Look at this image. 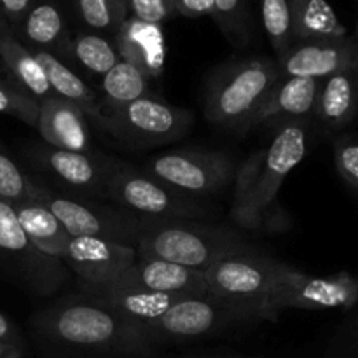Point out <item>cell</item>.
<instances>
[{"instance_id":"cell-1","label":"cell","mask_w":358,"mask_h":358,"mask_svg":"<svg viewBox=\"0 0 358 358\" xmlns=\"http://www.w3.org/2000/svg\"><path fill=\"white\" fill-rule=\"evenodd\" d=\"M31 331L52 358L142 357L154 348L140 325L84 292L35 313Z\"/></svg>"},{"instance_id":"cell-2","label":"cell","mask_w":358,"mask_h":358,"mask_svg":"<svg viewBox=\"0 0 358 358\" xmlns=\"http://www.w3.org/2000/svg\"><path fill=\"white\" fill-rule=\"evenodd\" d=\"M311 121L278 124L266 149L252 152L234 175L231 219L243 229L287 231L290 219L278 201L280 189L290 171L310 150Z\"/></svg>"},{"instance_id":"cell-3","label":"cell","mask_w":358,"mask_h":358,"mask_svg":"<svg viewBox=\"0 0 358 358\" xmlns=\"http://www.w3.org/2000/svg\"><path fill=\"white\" fill-rule=\"evenodd\" d=\"M136 255L205 273L215 262L250 250L248 241L226 226L189 219H140Z\"/></svg>"},{"instance_id":"cell-4","label":"cell","mask_w":358,"mask_h":358,"mask_svg":"<svg viewBox=\"0 0 358 358\" xmlns=\"http://www.w3.org/2000/svg\"><path fill=\"white\" fill-rule=\"evenodd\" d=\"M280 77L278 63L264 56L222 63L206 79L205 117L217 128L247 133Z\"/></svg>"},{"instance_id":"cell-5","label":"cell","mask_w":358,"mask_h":358,"mask_svg":"<svg viewBox=\"0 0 358 358\" xmlns=\"http://www.w3.org/2000/svg\"><path fill=\"white\" fill-rule=\"evenodd\" d=\"M275 259L250 248L215 262L205 271L206 296L247 315L252 322H276L268 308Z\"/></svg>"},{"instance_id":"cell-6","label":"cell","mask_w":358,"mask_h":358,"mask_svg":"<svg viewBox=\"0 0 358 358\" xmlns=\"http://www.w3.org/2000/svg\"><path fill=\"white\" fill-rule=\"evenodd\" d=\"M358 304V276L348 271L313 276L287 262L273 264L268 308L278 320L283 310H353Z\"/></svg>"},{"instance_id":"cell-7","label":"cell","mask_w":358,"mask_h":358,"mask_svg":"<svg viewBox=\"0 0 358 358\" xmlns=\"http://www.w3.org/2000/svg\"><path fill=\"white\" fill-rule=\"evenodd\" d=\"M98 124L126 145L149 149L177 142L194 124L187 108L147 96L121 107L101 108Z\"/></svg>"},{"instance_id":"cell-8","label":"cell","mask_w":358,"mask_h":358,"mask_svg":"<svg viewBox=\"0 0 358 358\" xmlns=\"http://www.w3.org/2000/svg\"><path fill=\"white\" fill-rule=\"evenodd\" d=\"M105 196L140 219L198 220L210 213V206L198 198L182 194L143 170L122 163L112 171Z\"/></svg>"},{"instance_id":"cell-9","label":"cell","mask_w":358,"mask_h":358,"mask_svg":"<svg viewBox=\"0 0 358 358\" xmlns=\"http://www.w3.org/2000/svg\"><path fill=\"white\" fill-rule=\"evenodd\" d=\"M0 268L38 297H49L69 282L66 264L45 255L24 234L10 203L0 199Z\"/></svg>"},{"instance_id":"cell-10","label":"cell","mask_w":358,"mask_h":358,"mask_svg":"<svg viewBox=\"0 0 358 358\" xmlns=\"http://www.w3.org/2000/svg\"><path fill=\"white\" fill-rule=\"evenodd\" d=\"M142 170L192 198L222 191L236 175L233 157L224 150L212 149H178L157 154Z\"/></svg>"},{"instance_id":"cell-11","label":"cell","mask_w":358,"mask_h":358,"mask_svg":"<svg viewBox=\"0 0 358 358\" xmlns=\"http://www.w3.org/2000/svg\"><path fill=\"white\" fill-rule=\"evenodd\" d=\"M241 322H252L241 311L208 296L185 297L143 327L152 346L184 343L220 334Z\"/></svg>"},{"instance_id":"cell-12","label":"cell","mask_w":358,"mask_h":358,"mask_svg":"<svg viewBox=\"0 0 358 358\" xmlns=\"http://www.w3.org/2000/svg\"><path fill=\"white\" fill-rule=\"evenodd\" d=\"M38 201L44 203L72 238L93 236L135 247L140 229V217L124 208L100 205L73 196L58 194L51 189H42Z\"/></svg>"},{"instance_id":"cell-13","label":"cell","mask_w":358,"mask_h":358,"mask_svg":"<svg viewBox=\"0 0 358 358\" xmlns=\"http://www.w3.org/2000/svg\"><path fill=\"white\" fill-rule=\"evenodd\" d=\"M138 259L136 248L93 236L70 238L63 262L84 283V289H101L115 280Z\"/></svg>"},{"instance_id":"cell-14","label":"cell","mask_w":358,"mask_h":358,"mask_svg":"<svg viewBox=\"0 0 358 358\" xmlns=\"http://www.w3.org/2000/svg\"><path fill=\"white\" fill-rule=\"evenodd\" d=\"M30 159L42 171L58 178L63 185L80 194H103L108 178L117 166V161L79 150H63L49 145H35L30 150Z\"/></svg>"},{"instance_id":"cell-15","label":"cell","mask_w":358,"mask_h":358,"mask_svg":"<svg viewBox=\"0 0 358 358\" xmlns=\"http://www.w3.org/2000/svg\"><path fill=\"white\" fill-rule=\"evenodd\" d=\"M276 63L282 77L324 80L345 70H358V45L353 37L299 41Z\"/></svg>"},{"instance_id":"cell-16","label":"cell","mask_w":358,"mask_h":358,"mask_svg":"<svg viewBox=\"0 0 358 358\" xmlns=\"http://www.w3.org/2000/svg\"><path fill=\"white\" fill-rule=\"evenodd\" d=\"M112 285L182 297L206 296L205 273L152 257H138Z\"/></svg>"},{"instance_id":"cell-17","label":"cell","mask_w":358,"mask_h":358,"mask_svg":"<svg viewBox=\"0 0 358 358\" xmlns=\"http://www.w3.org/2000/svg\"><path fill=\"white\" fill-rule=\"evenodd\" d=\"M322 80L308 77H280L276 86L252 117L248 129L269 122L311 121L315 117Z\"/></svg>"},{"instance_id":"cell-18","label":"cell","mask_w":358,"mask_h":358,"mask_svg":"<svg viewBox=\"0 0 358 358\" xmlns=\"http://www.w3.org/2000/svg\"><path fill=\"white\" fill-rule=\"evenodd\" d=\"M112 38L119 58L131 63L145 77L154 79L164 72L166 37L161 24L147 23L135 16H128Z\"/></svg>"},{"instance_id":"cell-19","label":"cell","mask_w":358,"mask_h":358,"mask_svg":"<svg viewBox=\"0 0 358 358\" xmlns=\"http://www.w3.org/2000/svg\"><path fill=\"white\" fill-rule=\"evenodd\" d=\"M35 128L42 142L55 149L87 152L91 147L87 115L63 98L51 96L38 103Z\"/></svg>"},{"instance_id":"cell-20","label":"cell","mask_w":358,"mask_h":358,"mask_svg":"<svg viewBox=\"0 0 358 358\" xmlns=\"http://www.w3.org/2000/svg\"><path fill=\"white\" fill-rule=\"evenodd\" d=\"M13 31L31 51H48L62 59L69 58L72 37L56 0H38Z\"/></svg>"},{"instance_id":"cell-21","label":"cell","mask_w":358,"mask_h":358,"mask_svg":"<svg viewBox=\"0 0 358 358\" xmlns=\"http://www.w3.org/2000/svg\"><path fill=\"white\" fill-rule=\"evenodd\" d=\"M0 63L9 80L41 103L55 96L37 56L16 37L6 20H0Z\"/></svg>"},{"instance_id":"cell-22","label":"cell","mask_w":358,"mask_h":358,"mask_svg":"<svg viewBox=\"0 0 358 358\" xmlns=\"http://www.w3.org/2000/svg\"><path fill=\"white\" fill-rule=\"evenodd\" d=\"M358 114V70L325 77L318 91L315 117L329 133L345 129Z\"/></svg>"},{"instance_id":"cell-23","label":"cell","mask_w":358,"mask_h":358,"mask_svg":"<svg viewBox=\"0 0 358 358\" xmlns=\"http://www.w3.org/2000/svg\"><path fill=\"white\" fill-rule=\"evenodd\" d=\"M13 208L17 217V222L23 227L24 234L30 238L31 243L42 254L63 261V255H65L72 236L66 233L58 217L38 199L14 203Z\"/></svg>"},{"instance_id":"cell-24","label":"cell","mask_w":358,"mask_h":358,"mask_svg":"<svg viewBox=\"0 0 358 358\" xmlns=\"http://www.w3.org/2000/svg\"><path fill=\"white\" fill-rule=\"evenodd\" d=\"M45 73L52 94L77 105L87 117L100 121L101 100L93 87L87 86L62 58L48 51H34Z\"/></svg>"},{"instance_id":"cell-25","label":"cell","mask_w":358,"mask_h":358,"mask_svg":"<svg viewBox=\"0 0 358 358\" xmlns=\"http://www.w3.org/2000/svg\"><path fill=\"white\" fill-rule=\"evenodd\" d=\"M290 7L294 42L348 37V30L327 0H290Z\"/></svg>"},{"instance_id":"cell-26","label":"cell","mask_w":358,"mask_h":358,"mask_svg":"<svg viewBox=\"0 0 358 358\" xmlns=\"http://www.w3.org/2000/svg\"><path fill=\"white\" fill-rule=\"evenodd\" d=\"M149 77L131 63L119 59L117 65L101 77V108L121 107L149 94Z\"/></svg>"},{"instance_id":"cell-27","label":"cell","mask_w":358,"mask_h":358,"mask_svg":"<svg viewBox=\"0 0 358 358\" xmlns=\"http://www.w3.org/2000/svg\"><path fill=\"white\" fill-rule=\"evenodd\" d=\"M69 58L79 63L90 73L100 77L110 72L121 59L115 49L114 38L94 34V31H84L72 38Z\"/></svg>"},{"instance_id":"cell-28","label":"cell","mask_w":358,"mask_h":358,"mask_svg":"<svg viewBox=\"0 0 358 358\" xmlns=\"http://www.w3.org/2000/svg\"><path fill=\"white\" fill-rule=\"evenodd\" d=\"M73 3L80 21L94 34L114 37L129 16L126 0H73Z\"/></svg>"},{"instance_id":"cell-29","label":"cell","mask_w":358,"mask_h":358,"mask_svg":"<svg viewBox=\"0 0 358 358\" xmlns=\"http://www.w3.org/2000/svg\"><path fill=\"white\" fill-rule=\"evenodd\" d=\"M44 187L45 185L37 184L17 166L16 161L0 142V199L10 205L27 199H37Z\"/></svg>"},{"instance_id":"cell-30","label":"cell","mask_w":358,"mask_h":358,"mask_svg":"<svg viewBox=\"0 0 358 358\" xmlns=\"http://www.w3.org/2000/svg\"><path fill=\"white\" fill-rule=\"evenodd\" d=\"M262 23L276 59L285 55L294 44L292 38V7L290 0H261Z\"/></svg>"},{"instance_id":"cell-31","label":"cell","mask_w":358,"mask_h":358,"mask_svg":"<svg viewBox=\"0 0 358 358\" xmlns=\"http://www.w3.org/2000/svg\"><path fill=\"white\" fill-rule=\"evenodd\" d=\"M213 20L219 24L227 41L236 48H243L250 42L252 27L250 13L245 0H213Z\"/></svg>"},{"instance_id":"cell-32","label":"cell","mask_w":358,"mask_h":358,"mask_svg":"<svg viewBox=\"0 0 358 358\" xmlns=\"http://www.w3.org/2000/svg\"><path fill=\"white\" fill-rule=\"evenodd\" d=\"M0 114L17 119L27 126H35L38 117V101L10 80L0 79Z\"/></svg>"},{"instance_id":"cell-33","label":"cell","mask_w":358,"mask_h":358,"mask_svg":"<svg viewBox=\"0 0 358 358\" xmlns=\"http://www.w3.org/2000/svg\"><path fill=\"white\" fill-rule=\"evenodd\" d=\"M334 164L346 185L358 192V131L334 140Z\"/></svg>"},{"instance_id":"cell-34","label":"cell","mask_w":358,"mask_h":358,"mask_svg":"<svg viewBox=\"0 0 358 358\" xmlns=\"http://www.w3.org/2000/svg\"><path fill=\"white\" fill-rule=\"evenodd\" d=\"M129 14L147 23L163 24L175 14L173 0H128Z\"/></svg>"},{"instance_id":"cell-35","label":"cell","mask_w":358,"mask_h":358,"mask_svg":"<svg viewBox=\"0 0 358 358\" xmlns=\"http://www.w3.org/2000/svg\"><path fill=\"white\" fill-rule=\"evenodd\" d=\"M37 2L38 0H0V14L10 27V30H16L28 10Z\"/></svg>"},{"instance_id":"cell-36","label":"cell","mask_w":358,"mask_h":358,"mask_svg":"<svg viewBox=\"0 0 358 358\" xmlns=\"http://www.w3.org/2000/svg\"><path fill=\"white\" fill-rule=\"evenodd\" d=\"M175 13L185 17L213 16V0H173Z\"/></svg>"},{"instance_id":"cell-37","label":"cell","mask_w":358,"mask_h":358,"mask_svg":"<svg viewBox=\"0 0 358 358\" xmlns=\"http://www.w3.org/2000/svg\"><path fill=\"white\" fill-rule=\"evenodd\" d=\"M0 343L14 346V348L24 350V341L21 338L16 325L9 320L3 313H0Z\"/></svg>"},{"instance_id":"cell-38","label":"cell","mask_w":358,"mask_h":358,"mask_svg":"<svg viewBox=\"0 0 358 358\" xmlns=\"http://www.w3.org/2000/svg\"><path fill=\"white\" fill-rule=\"evenodd\" d=\"M350 311H353L355 315H353V318H350L346 329L341 332V339L346 350H350L352 353H358V304Z\"/></svg>"},{"instance_id":"cell-39","label":"cell","mask_w":358,"mask_h":358,"mask_svg":"<svg viewBox=\"0 0 358 358\" xmlns=\"http://www.w3.org/2000/svg\"><path fill=\"white\" fill-rule=\"evenodd\" d=\"M23 352H24V350L14 348V346H9V345H3V343H0V358H21Z\"/></svg>"},{"instance_id":"cell-40","label":"cell","mask_w":358,"mask_h":358,"mask_svg":"<svg viewBox=\"0 0 358 358\" xmlns=\"http://www.w3.org/2000/svg\"><path fill=\"white\" fill-rule=\"evenodd\" d=\"M353 38H355V42H357V45H358V20H357V31H355V37H353Z\"/></svg>"},{"instance_id":"cell-41","label":"cell","mask_w":358,"mask_h":358,"mask_svg":"<svg viewBox=\"0 0 358 358\" xmlns=\"http://www.w3.org/2000/svg\"><path fill=\"white\" fill-rule=\"evenodd\" d=\"M0 20H2V14H0Z\"/></svg>"},{"instance_id":"cell-42","label":"cell","mask_w":358,"mask_h":358,"mask_svg":"<svg viewBox=\"0 0 358 358\" xmlns=\"http://www.w3.org/2000/svg\"><path fill=\"white\" fill-rule=\"evenodd\" d=\"M126 2H128V0H126Z\"/></svg>"}]
</instances>
